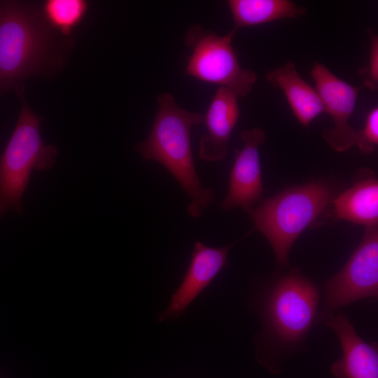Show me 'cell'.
Segmentation results:
<instances>
[{"label":"cell","instance_id":"obj_1","mask_svg":"<svg viewBox=\"0 0 378 378\" xmlns=\"http://www.w3.org/2000/svg\"><path fill=\"white\" fill-rule=\"evenodd\" d=\"M285 270L255 280L246 299L260 326L253 335L255 358L274 371L288 358L307 349L321 307L318 286L300 269Z\"/></svg>","mask_w":378,"mask_h":378},{"label":"cell","instance_id":"obj_2","mask_svg":"<svg viewBox=\"0 0 378 378\" xmlns=\"http://www.w3.org/2000/svg\"><path fill=\"white\" fill-rule=\"evenodd\" d=\"M157 103L150 132L135 148L145 160L156 161L171 173L191 200L188 214L199 218L216 195L213 189L202 187L192 152L190 130L204 122V115L180 107L169 92L159 94Z\"/></svg>","mask_w":378,"mask_h":378},{"label":"cell","instance_id":"obj_3","mask_svg":"<svg viewBox=\"0 0 378 378\" xmlns=\"http://www.w3.org/2000/svg\"><path fill=\"white\" fill-rule=\"evenodd\" d=\"M38 8L18 1H0V94L20 89L24 79L48 71L56 38Z\"/></svg>","mask_w":378,"mask_h":378},{"label":"cell","instance_id":"obj_4","mask_svg":"<svg viewBox=\"0 0 378 378\" xmlns=\"http://www.w3.org/2000/svg\"><path fill=\"white\" fill-rule=\"evenodd\" d=\"M333 190L321 181L286 189L248 212L255 227L270 243L280 269L289 265L291 248L332 201Z\"/></svg>","mask_w":378,"mask_h":378},{"label":"cell","instance_id":"obj_5","mask_svg":"<svg viewBox=\"0 0 378 378\" xmlns=\"http://www.w3.org/2000/svg\"><path fill=\"white\" fill-rule=\"evenodd\" d=\"M24 88L15 91L21 99V108L13 132L0 156V216L8 210L22 212L21 202L33 169H51L57 148L46 145L40 134L43 118L28 106Z\"/></svg>","mask_w":378,"mask_h":378},{"label":"cell","instance_id":"obj_6","mask_svg":"<svg viewBox=\"0 0 378 378\" xmlns=\"http://www.w3.org/2000/svg\"><path fill=\"white\" fill-rule=\"evenodd\" d=\"M235 32L232 29L221 36L198 24H192L184 38L192 50L185 73L201 81L226 88L239 98L251 92L258 76L239 64L232 46Z\"/></svg>","mask_w":378,"mask_h":378},{"label":"cell","instance_id":"obj_7","mask_svg":"<svg viewBox=\"0 0 378 378\" xmlns=\"http://www.w3.org/2000/svg\"><path fill=\"white\" fill-rule=\"evenodd\" d=\"M378 297V229L367 227L345 265L328 279L323 290L318 324L351 303Z\"/></svg>","mask_w":378,"mask_h":378},{"label":"cell","instance_id":"obj_8","mask_svg":"<svg viewBox=\"0 0 378 378\" xmlns=\"http://www.w3.org/2000/svg\"><path fill=\"white\" fill-rule=\"evenodd\" d=\"M311 76L323 105L333 120V127L323 132V138L335 151L343 152L356 144V132L349 121L361 88L340 79L325 65L316 62Z\"/></svg>","mask_w":378,"mask_h":378},{"label":"cell","instance_id":"obj_9","mask_svg":"<svg viewBox=\"0 0 378 378\" xmlns=\"http://www.w3.org/2000/svg\"><path fill=\"white\" fill-rule=\"evenodd\" d=\"M242 148L236 150L227 193L221 203L223 209L240 207L248 213L262 196L263 186L259 148L266 135L262 130L254 127L240 134Z\"/></svg>","mask_w":378,"mask_h":378},{"label":"cell","instance_id":"obj_10","mask_svg":"<svg viewBox=\"0 0 378 378\" xmlns=\"http://www.w3.org/2000/svg\"><path fill=\"white\" fill-rule=\"evenodd\" d=\"M237 241L219 248L209 247L201 241L195 243L188 269L167 307L159 315V322L174 320L186 312L226 265L228 253Z\"/></svg>","mask_w":378,"mask_h":378},{"label":"cell","instance_id":"obj_11","mask_svg":"<svg viewBox=\"0 0 378 378\" xmlns=\"http://www.w3.org/2000/svg\"><path fill=\"white\" fill-rule=\"evenodd\" d=\"M337 335L342 356L330 366L335 378H378V346L357 333L348 316L337 312L323 322Z\"/></svg>","mask_w":378,"mask_h":378},{"label":"cell","instance_id":"obj_12","mask_svg":"<svg viewBox=\"0 0 378 378\" xmlns=\"http://www.w3.org/2000/svg\"><path fill=\"white\" fill-rule=\"evenodd\" d=\"M240 115L238 97L230 90L219 87L204 116L206 132L200 141V158L206 162L224 160L230 136Z\"/></svg>","mask_w":378,"mask_h":378},{"label":"cell","instance_id":"obj_13","mask_svg":"<svg viewBox=\"0 0 378 378\" xmlns=\"http://www.w3.org/2000/svg\"><path fill=\"white\" fill-rule=\"evenodd\" d=\"M267 80L282 90L295 118L304 127L324 112L316 89L308 84L289 61L281 66L268 71Z\"/></svg>","mask_w":378,"mask_h":378},{"label":"cell","instance_id":"obj_14","mask_svg":"<svg viewBox=\"0 0 378 378\" xmlns=\"http://www.w3.org/2000/svg\"><path fill=\"white\" fill-rule=\"evenodd\" d=\"M332 202L336 218L377 226L378 222V181L370 176L363 178L337 196Z\"/></svg>","mask_w":378,"mask_h":378},{"label":"cell","instance_id":"obj_15","mask_svg":"<svg viewBox=\"0 0 378 378\" xmlns=\"http://www.w3.org/2000/svg\"><path fill=\"white\" fill-rule=\"evenodd\" d=\"M227 4L235 31L279 20L296 18L307 11V8L290 0H230Z\"/></svg>","mask_w":378,"mask_h":378},{"label":"cell","instance_id":"obj_16","mask_svg":"<svg viewBox=\"0 0 378 378\" xmlns=\"http://www.w3.org/2000/svg\"><path fill=\"white\" fill-rule=\"evenodd\" d=\"M89 4L85 0H47L41 13L47 24L63 36H69L85 18Z\"/></svg>","mask_w":378,"mask_h":378},{"label":"cell","instance_id":"obj_17","mask_svg":"<svg viewBox=\"0 0 378 378\" xmlns=\"http://www.w3.org/2000/svg\"><path fill=\"white\" fill-rule=\"evenodd\" d=\"M356 144L365 155H370L378 145V108L367 114L363 128L356 132Z\"/></svg>","mask_w":378,"mask_h":378},{"label":"cell","instance_id":"obj_18","mask_svg":"<svg viewBox=\"0 0 378 378\" xmlns=\"http://www.w3.org/2000/svg\"><path fill=\"white\" fill-rule=\"evenodd\" d=\"M368 33L370 39L368 62L358 69V73L363 78V87L376 91L378 88V36L371 29Z\"/></svg>","mask_w":378,"mask_h":378}]
</instances>
